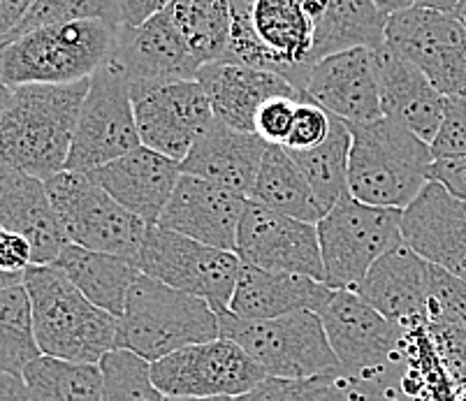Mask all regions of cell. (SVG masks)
<instances>
[{
	"label": "cell",
	"mask_w": 466,
	"mask_h": 401,
	"mask_svg": "<svg viewBox=\"0 0 466 401\" xmlns=\"http://www.w3.org/2000/svg\"><path fill=\"white\" fill-rule=\"evenodd\" d=\"M334 290L328 283L241 263L228 311L244 320H269L295 311H320Z\"/></svg>",
	"instance_id": "cell-25"
},
{
	"label": "cell",
	"mask_w": 466,
	"mask_h": 401,
	"mask_svg": "<svg viewBox=\"0 0 466 401\" xmlns=\"http://www.w3.org/2000/svg\"><path fill=\"white\" fill-rule=\"evenodd\" d=\"M45 185L67 242L137 265L149 226L118 205L91 175L63 170Z\"/></svg>",
	"instance_id": "cell-8"
},
{
	"label": "cell",
	"mask_w": 466,
	"mask_h": 401,
	"mask_svg": "<svg viewBox=\"0 0 466 401\" xmlns=\"http://www.w3.org/2000/svg\"><path fill=\"white\" fill-rule=\"evenodd\" d=\"M40 356L31 299L24 283L0 290V374L21 376Z\"/></svg>",
	"instance_id": "cell-33"
},
{
	"label": "cell",
	"mask_w": 466,
	"mask_h": 401,
	"mask_svg": "<svg viewBox=\"0 0 466 401\" xmlns=\"http://www.w3.org/2000/svg\"><path fill=\"white\" fill-rule=\"evenodd\" d=\"M142 146L130 82L112 61L91 77L66 170L88 172Z\"/></svg>",
	"instance_id": "cell-10"
},
{
	"label": "cell",
	"mask_w": 466,
	"mask_h": 401,
	"mask_svg": "<svg viewBox=\"0 0 466 401\" xmlns=\"http://www.w3.org/2000/svg\"><path fill=\"white\" fill-rule=\"evenodd\" d=\"M332 130V114L325 112L320 105L302 95L295 109V121H292L290 135H288L283 149L288 151H309L323 145Z\"/></svg>",
	"instance_id": "cell-38"
},
{
	"label": "cell",
	"mask_w": 466,
	"mask_h": 401,
	"mask_svg": "<svg viewBox=\"0 0 466 401\" xmlns=\"http://www.w3.org/2000/svg\"><path fill=\"white\" fill-rule=\"evenodd\" d=\"M248 200L313 226H318V221L328 214L298 163L281 145L267 146Z\"/></svg>",
	"instance_id": "cell-28"
},
{
	"label": "cell",
	"mask_w": 466,
	"mask_h": 401,
	"mask_svg": "<svg viewBox=\"0 0 466 401\" xmlns=\"http://www.w3.org/2000/svg\"><path fill=\"white\" fill-rule=\"evenodd\" d=\"M318 316L346 376H376L404 356L406 329L385 318L355 290H334Z\"/></svg>",
	"instance_id": "cell-11"
},
{
	"label": "cell",
	"mask_w": 466,
	"mask_h": 401,
	"mask_svg": "<svg viewBox=\"0 0 466 401\" xmlns=\"http://www.w3.org/2000/svg\"><path fill=\"white\" fill-rule=\"evenodd\" d=\"M418 5L431 7V10H441V12H452L457 5V0H418Z\"/></svg>",
	"instance_id": "cell-50"
},
{
	"label": "cell",
	"mask_w": 466,
	"mask_h": 401,
	"mask_svg": "<svg viewBox=\"0 0 466 401\" xmlns=\"http://www.w3.org/2000/svg\"><path fill=\"white\" fill-rule=\"evenodd\" d=\"M452 16H455L457 21H460L461 26H466V0H457V5H455V10L451 12Z\"/></svg>",
	"instance_id": "cell-54"
},
{
	"label": "cell",
	"mask_w": 466,
	"mask_h": 401,
	"mask_svg": "<svg viewBox=\"0 0 466 401\" xmlns=\"http://www.w3.org/2000/svg\"><path fill=\"white\" fill-rule=\"evenodd\" d=\"M385 45L420 67L446 98L466 100V26L451 12L415 5L385 26Z\"/></svg>",
	"instance_id": "cell-13"
},
{
	"label": "cell",
	"mask_w": 466,
	"mask_h": 401,
	"mask_svg": "<svg viewBox=\"0 0 466 401\" xmlns=\"http://www.w3.org/2000/svg\"><path fill=\"white\" fill-rule=\"evenodd\" d=\"M323 378H311V381L265 378L256 390L237 396V401H311L320 383H323Z\"/></svg>",
	"instance_id": "cell-42"
},
{
	"label": "cell",
	"mask_w": 466,
	"mask_h": 401,
	"mask_svg": "<svg viewBox=\"0 0 466 401\" xmlns=\"http://www.w3.org/2000/svg\"><path fill=\"white\" fill-rule=\"evenodd\" d=\"M137 267L169 288L195 295L209 302L216 311H223L235 293L241 257L163 226H149Z\"/></svg>",
	"instance_id": "cell-9"
},
{
	"label": "cell",
	"mask_w": 466,
	"mask_h": 401,
	"mask_svg": "<svg viewBox=\"0 0 466 401\" xmlns=\"http://www.w3.org/2000/svg\"><path fill=\"white\" fill-rule=\"evenodd\" d=\"M72 21H105L112 26H121V0H35L10 40L26 35L35 28L72 24Z\"/></svg>",
	"instance_id": "cell-36"
},
{
	"label": "cell",
	"mask_w": 466,
	"mask_h": 401,
	"mask_svg": "<svg viewBox=\"0 0 466 401\" xmlns=\"http://www.w3.org/2000/svg\"><path fill=\"white\" fill-rule=\"evenodd\" d=\"M248 197L200 176L181 175L175 193L165 206L158 226L209 244L214 248H237V235Z\"/></svg>",
	"instance_id": "cell-19"
},
{
	"label": "cell",
	"mask_w": 466,
	"mask_h": 401,
	"mask_svg": "<svg viewBox=\"0 0 466 401\" xmlns=\"http://www.w3.org/2000/svg\"><path fill=\"white\" fill-rule=\"evenodd\" d=\"M10 98H12V86L3 79V75H0V119H3V112H5Z\"/></svg>",
	"instance_id": "cell-52"
},
{
	"label": "cell",
	"mask_w": 466,
	"mask_h": 401,
	"mask_svg": "<svg viewBox=\"0 0 466 401\" xmlns=\"http://www.w3.org/2000/svg\"><path fill=\"white\" fill-rule=\"evenodd\" d=\"M165 401H237L232 396H209V399H198V396H165Z\"/></svg>",
	"instance_id": "cell-53"
},
{
	"label": "cell",
	"mask_w": 466,
	"mask_h": 401,
	"mask_svg": "<svg viewBox=\"0 0 466 401\" xmlns=\"http://www.w3.org/2000/svg\"><path fill=\"white\" fill-rule=\"evenodd\" d=\"M56 265L96 306L121 318L130 288L139 276V267L133 260L112 256V253L88 251V248L67 244L56 257Z\"/></svg>",
	"instance_id": "cell-27"
},
{
	"label": "cell",
	"mask_w": 466,
	"mask_h": 401,
	"mask_svg": "<svg viewBox=\"0 0 466 401\" xmlns=\"http://www.w3.org/2000/svg\"><path fill=\"white\" fill-rule=\"evenodd\" d=\"M116 35L118 26L105 21H72L35 28L0 45V75L12 88L91 79L112 61Z\"/></svg>",
	"instance_id": "cell-5"
},
{
	"label": "cell",
	"mask_w": 466,
	"mask_h": 401,
	"mask_svg": "<svg viewBox=\"0 0 466 401\" xmlns=\"http://www.w3.org/2000/svg\"><path fill=\"white\" fill-rule=\"evenodd\" d=\"M401 237L422 260L466 281V202L430 184L401 211Z\"/></svg>",
	"instance_id": "cell-18"
},
{
	"label": "cell",
	"mask_w": 466,
	"mask_h": 401,
	"mask_svg": "<svg viewBox=\"0 0 466 401\" xmlns=\"http://www.w3.org/2000/svg\"><path fill=\"white\" fill-rule=\"evenodd\" d=\"M0 401H33L21 376L0 374Z\"/></svg>",
	"instance_id": "cell-47"
},
{
	"label": "cell",
	"mask_w": 466,
	"mask_h": 401,
	"mask_svg": "<svg viewBox=\"0 0 466 401\" xmlns=\"http://www.w3.org/2000/svg\"><path fill=\"white\" fill-rule=\"evenodd\" d=\"M195 79L205 88L214 119L241 133H256V114L265 100L274 95L302 98L283 75L237 61L207 63Z\"/></svg>",
	"instance_id": "cell-21"
},
{
	"label": "cell",
	"mask_w": 466,
	"mask_h": 401,
	"mask_svg": "<svg viewBox=\"0 0 466 401\" xmlns=\"http://www.w3.org/2000/svg\"><path fill=\"white\" fill-rule=\"evenodd\" d=\"M151 378L165 396H237L256 390L267 378L237 341L218 336L193 344L151 365Z\"/></svg>",
	"instance_id": "cell-12"
},
{
	"label": "cell",
	"mask_w": 466,
	"mask_h": 401,
	"mask_svg": "<svg viewBox=\"0 0 466 401\" xmlns=\"http://www.w3.org/2000/svg\"><path fill=\"white\" fill-rule=\"evenodd\" d=\"M33 401H100V365L40 356L21 374Z\"/></svg>",
	"instance_id": "cell-32"
},
{
	"label": "cell",
	"mask_w": 466,
	"mask_h": 401,
	"mask_svg": "<svg viewBox=\"0 0 466 401\" xmlns=\"http://www.w3.org/2000/svg\"><path fill=\"white\" fill-rule=\"evenodd\" d=\"M292 3H298V5L302 7V10L307 12L316 24L323 19V15L328 12V5H329V0H292Z\"/></svg>",
	"instance_id": "cell-48"
},
{
	"label": "cell",
	"mask_w": 466,
	"mask_h": 401,
	"mask_svg": "<svg viewBox=\"0 0 466 401\" xmlns=\"http://www.w3.org/2000/svg\"><path fill=\"white\" fill-rule=\"evenodd\" d=\"M0 227L24 235L33 246V265H54L67 246L61 223L42 179L0 160Z\"/></svg>",
	"instance_id": "cell-24"
},
{
	"label": "cell",
	"mask_w": 466,
	"mask_h": 401,
	"mask_svg": "<svg viewBox=\"0 0 466 401\" xmlns=\"http://www.w3.org/2000/svg\"><path fill=\"white\" fill-rule=\"evenodd\" d=\"M430 181L443 185L457 200L466 202V155L436 158L430 167Z\"/></svg>",
	"instance_id": "cell-43"
},
{
	"label": "cell",
	"mask_w": 466,
	"mask_h": 401,
	"mask_svg": "<svg viewBox=\"0 0 466 401\" xmlns=\"http://www.w3.org/2000/svg\"><path fill=\"white\" fill-rule=\"evenodd\" d=\"M3 230H5V227H0V232H3Z\"/></svg>",
	"instance_id": "cell-55"
},
{
	"label": "cell",
	"mask_w": 466,
	"mask_h": 401,
	"mask_svg": "<svg viewBox=\"0 0 466 401\" xmlns=\"http://www.w3.org/2000/svg\"><path fill=\"white\" fill-rule=\"evenodd\" d=\"M298 103L299 98H290V95H274V98L265 100L256 114L258 137L265 139L267 145H286Z\"/></svg>",
	"instance_id": "cell-39"
},
{
	"label": "cell",
	"mask_w": 466,
	"mask_h": 401,
	"mask_svg": "<svg viewBox=\"0 0 466 401\" xmlns=\"http://www.w3.org/2000/svg\"><path fill=\"white\" fill-rule=\"evenodd\" d=\"M430 263L404 242L385 253L355 293L404 329L427 325Z\"/></svg>",
	"instance_id": "cell-23"
},
{
	"label": "cell",
	"mask_w": 466,
	"mask_h": 401,
	"mask_svg": "<svg viewBox=\"0 0 466 401\" xmlns=\"http://www.w3.org/2000/svg\"><path fill=\"white\" fill-rule=\"evenodd\" d=\"M430 146L434 158L466 155V100L448 98L443 124Z\"/></svg>",
	"instance_id": "cell-40"
},
{
	"label": "cell",
	"mask_w": 466,
	"mask_h": 401,
	"mask_svg": "<svg viewBox=\"0 0 466 401\" xmlns=\"http://www.w3.org/2000/svg\"><path fill=\"white\" fill-rule=\"evenodd\" d=\"M265 139L214 121L181 163V172L248 197L267 151Z\"/></svg>",
	"instance_id": "cell-26"
},
{
	"label": "cell",
	"mask_w": 466,
	"mask_h": 401,
	"mask_svg": "<svg viewBox=\"0 0 466 401\" xmlns=\"http://www.w3.org/2000/svg\"><path fill=\"white\" fill-rule=\"evenodd\" d=\"M448 374L460 390L466 387V327H436L427 325Z\"/></svg>",
	"instance_id": "cell-41"
},
{
	"label": "cell",
	"mask_w": 466,
	"mask_h": 401,
	"mask_svg": "<svg viewBox=\"0 0 466 401\" xmlns=\"http://www.w3.org/2000/svg\"><path fill=\"white\" fill-rule=\"evenodd\" d=\"M218 336V314L209 302L139 274L118 318L116 348L154 365L186 346Z\"/></svg>",
	"instance_id": "cell-4"
},
{
	"label": "cell",
	"mask_w": 466,
	"mask_h": 401,
	"mask_svg": "<svg viewBox=\"0 0 466 401\" xmlns=\"http://www.w3.org/2000/svg\"><path fill=\"white\" fill-rule=\"evenodd\" d=\"M325 283L332 290H358L385 253L404 242L401 209L364 205L350 193L318 221Z\"/></svg>",
	"instance_id": "cell-7"
},
{
	"label": "cell",
	"mask_w": 466,
	"mask_h": 401,
	"mask_svg": "<svg viewBox=\"0 0 466 401\" xmlns=\"http://www.w3.org/2000/svg\"><path fill=\"white\" fill-rule=\"evenodd\" d=\"M427 325L466 327V281L434 265H430Z\"/></svg>",
	"instance_id": "cell-37"
},
{
	"label": "cell",
	"mask_w": 466,
	"mask_h": 401,
	"mask_svg": "<svg viewBox=\"0 0 466 401\" xmlns=\"http://www.w3.org/2000/svg\"><path fill=\"white\" fill-rule=\"evenodd\" d=\"M33 265V246L24 235L0 232V269L12 274H24Z\"/></svg>",
	"instance_id": "cell-44"
},
{
	"label": "cell",
	"mask_w": 466,
	"mask_h": 401,
	"mask_svg": "<svg viewBox=\"0 0 466 401\" xmlns=\"http://www.w3.org/2000/svg\"><path fill=\"white\" fill-rule=\"evenodd\" d=\"M376 61L383 116L431 145L443 124L448 98L427 79L420 67L390 45L376 49Z\"/></svg>",
	"instance_id": "cell-22"
},
{
	"label": "cell",
	"mask_w": 466,
	"mask_h": 401,
	"mask_svg": "<svg viewBox=\"0 0 466 401\" xmlns=\"http://www.w3.org/2000/svg\"><path fill=\"white\" fill-rule=\"evenodd\" d=\"M35 0H0V45L12 37L19 24L26 19Z\"/></svg>",
	"instance_id": "cell-45"
},
{
	"label": "cell",
	"mask_w": 466,
	"mask_h": 401,
	"mask_svg": "<svg viewBox=\"0 0 466 401\" xmlns=\"http://www.w3.org/2000/svg\"><path fill=\"white\" fill-rule=\"evenodd\" d=\"M376 5L385 12L388 16L397 15V12L410 10V7L418 5V0H374Z\"/></svg>",
	"instance_id": "cell-49"
},
{
	"label": "cell",
	"mask_w": 466,
	"mask_h": 401,
	"mask_svg": "<svg viewBox=\"0 0 466 401\" xmlns=\"http://www.w3.org/2000/svg\"><path fill=\"white\" fill-rule=\"evenodd\" d=\"M404 356L397 365L367 378L346 376L343 371L325 376L311 401H413L401 390Z\"/></svg>",
	"instance_id": "cell-35"
},
{
	"label": "cell",
	"mask_w": 466,
	"mask_h": 401,
	"mask_svg": "<svg viewBox=\"0 0 466 401\" xmlns=\"http://www.w3.org/2000/svg\"><path fill=\"white\" fill-rule=\"evenodd\" d=\"M172 0H121V24L126 26H137L156 12L165 10Z\"/></svg>",
	"instance_id": "cell-46"
},
{
	"label": "cell",
	"mask_w": 466,
	"mask_h": 401,
	"mask_svg": "<svg viewBox=\"0 0 466 401\" xmlns=\"http://www.w3.org/2000/svg\"><path fill=\"white\" fill-rule=\"evenodd\" d=\"M349 125L353 133L349 193L364 205L404 211L430 184L436 160L430 142L388 116Z\"/></svg>",
	"instance_id": "cell-3"
},
{
	"label": "cell",
	"mask_w": 466,
	"mask_h": 401,
	"mask_svg": "<svg viewBox=\"0 0 466 401\" xmlns=\"http://www.w3.org/2000/svg\"><path fill=\"white\" fill-rule=\"evenodd\" d=\"M142 146L184 163L195 142L211 128L214 112L198 79L130 86Z\"/></svg>",
	"instance_id": "cell-14"
},
{
	"label": "cell",
	"mask_w": 466,
	"mask_h": 401,
	"mask_svg": "<svg viewBox=\"0 0 466 401\" xmlns=\"http://www.w3.org/2000/svg\"><path fill=\"white\" fill-rule=\"evenodd\" d=\"M112 63L130 86L195 79L202 67L167 10L156 12L137 26L121 24Z\"/></svg>",
	"instance_id": "cell-17"
},
{
	"label": "cell",
	"mask_w": 466,
	"mask_h": 401,
	"mask_svg": "<svg viewBox=\"0 0 466 401\" xmlns=\"http://www.w3.org/2000/svg\"><path fill=\"white\" fill-rule=\"evenodd\" d=\"M388 19L374 0H329L328 12L316 24L311 63L355 46L379 49L385 45Z\"/></svg>",
	"instance_id": "cell-29"
},
{
	"label": "cell",
	"mask_w": 466,
	"mask_h": 401,
	"mask_svg": "<svg viewBox=\"0 0 466 401\" xmlns=\"http://www.w3.org/2000/svg\"><path fill=\"white\" fill-rule=\"evenodd\" d=\"M24 288L42 356L100 365L116 348L118 318L100 309L56 265H31Z\"/></svg>",
	"instance_id": "cell-2"
},
{
	"label": "cell",
	"mask_w": 466,
	"mask_h": 401,
	"mask_svg": "<svg viewBox=\"0 0 466 401\" xmlns=\"http://www.w3.org/2000/svg\"><path fill=\"white\" fill-rule=\"evenodd\" d=\"M302 95L349 124L380 119L383 109L376 49L355 46L316 61L304 79Z\"/></svg>",
	"instance_id": "cell-16"
},
{
	"label": "cell",
	"mask_w": 466,
	"mask_h": 401,
	"mask_svg": "<svg viewBox=\"0 0 466 401\" xmlns=\"http://www.w3.org/2000/svg\"><path fill=\"white\" fill-rule=\"evenodd\" d=\"M241 263L269 272H288L325 283L323 256L313 223L286 216L248 200L237 235Z\"/></svg>",
	"instance_id": "cell-15"
},
{
	"label": "cell",
	"mask_w": 466,
	"mask_h": 401,
	"mask_svg": "<svg viewBox=\"0 0 466 401\" xmlns=\"http://www.w3.org/2000/svg\"><path fill=\"white\" fill-rule=\"evenodd\" d=\"M165 10L200 65L226 61L230 52L232 0H172Z\"/></svg>",
	"instance_id": "cell-30"
},
{
	"label": "cell",
	"mask_w": 466,
	"mask_h": 401,
	"mask_svg": "<svg viewBox=\"0 0 466 401\" xmlns=\"http://www.w3.org/2000/svg\"><path fill=\"white\" fill-rule=\"evenodd\" d=\"M91 79L75 84H24L0 119V160L35 179L66 170Z\"/></svg>",
	"instance_id": "cell-1"
},
{
	"label": "cell",
	"mask_w": 466,
	"mask_h": 401,
	"mask_svg": "<svg viewBox=\"0 0 466 401\" xmlns=\"http://www.w3.org/2000/svg\"><path fill=\"white\" fill-rule=\"evenodd\" d=\"M353 133L343 119L332 116V130L323 145L309 151H288L307 176L311 191L325 211L332 209L349 193V160Z\"/></svg>",
	"instance_id": "cell-31"
},
{
	"label": "cell",
	"mask_w": 466,
	"mask_h": 401,
	"mask_svg": "<svg viewBox=\"0 0 466 401\" xmlns=\"http://www.w3.org/2000/svg\"><path fill=\"white\" fill-rule=\"evenodd\" d=\"M103 395L100 401H165L151 378V362L130 350L114 348L100 360Z\"/></svg>",
	"instance_id": "cell-34"
},
{
	"label": "cell",
	"mask_w": 466,
	"mask_h": 401,
	"mask_svg": "<svg viewBox=\"0 0 466 401\" xmlns=\"http://www.w3.org/2000/svg\"><path fill=\"white\" fill-rule=\"evenodd\" d=\"M88 175L130 214L142 218L147 226H158L184 172L177 160L147 146H137Z\"/></svg>",
	"instance_id": "cell-20"
},
{
	"label": "cell",
	"mask_w": 466,
	"mask_h": 401,
	"mask_svg": "<svg viewBox=\"0 0 466 401\" xmlns=\"http://www.w3.org/2000/svg\"><path fill=\"white\" fill-rule=\"evenodd\" d=\"M19 283H24V274H12L0 269V290H7L12 286H19Z\"/></svg>",
	"instance_id": "cell-51"
},
{
	"label": "cell",
	"mask_w": 466,
	"mask_h": 401,
	"mask_svg": "<svg viewBox=\"0 0 466 401\" xmlns=\"http://www.w3.org/2000/svg\"><path fill=\"white\" fill-rule=\"evenodd\" d=\"M216 314L220 336L237 341L260 365L267 378L311 381L341 371L316 311H295L269 320L237 318L228 309Z\"/></svg>",
	"instance_id": "cell-6"
}]
</instances>
